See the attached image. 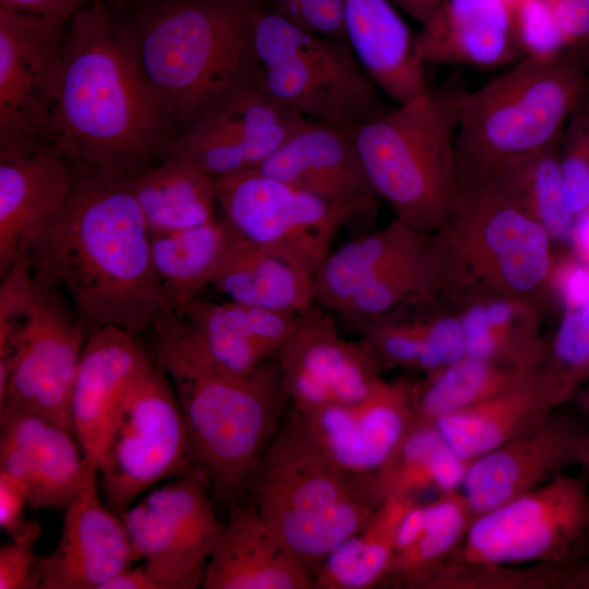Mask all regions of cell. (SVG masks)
<instances>
[{
    "instance_id": "d4e9b609",
    "label": "cell",
    "mask_w": 589,
    "mask_h": 589,
    "mask_svg": "<svg viewBox=\"0 0 589 589\" xmlns=\"http://www.w3.org/2000/svg\"><path fill=\"white\" fill-rule=\"evenodd\" d=\"M154 363L139 337L119 327L88 334L72 389L71 418L91 465L97 467L112 417L127 392Z\"/></svg>"
},
{
    "instance_id": "ab89813d",
    "label": "cell",
    "mask_w": 589,
    "mask_h": 589,
    "mask_svg": "<svg viewBox=\"0 0 589 589\" xmlns=\"http://www.w3.org/2000/svg\"><path fill=\"white\" fill-rule=\"evenodd\" d=\"M558 166L567 207L576 217L589 207V116L582 104L563 130Z\"/></svg>"
},
{
    "instance_id": "f907efd6",
    "label": "cell",
    "mask_w": 589,
    "mask_h": 589,
    "mask_svg": "<svg viewBox=\"0 0 589 589\" xmlns=\"http://www.w3.org/2000/svg\"><path fill=\"white\" fill-rule=\"evenodd\" d=\"M100 589H157L143 565H131L109 578Z\"/></svg>"
},
{
    "instance_id": "e575fe53",
    "label": "cell",
    "mask_w": 589,
    "mask_h": 589,
    "mask_svg": "<svg viewBox=\"0 0 589 589\" xmlns=\"http://www.w3.org/2000/svg\"><path fill=\"white\" fill-rule=\"evenodd\" d=\"M231 236L220 217L202 226L151 235L156 274L178 309L213 285Z\"/></svg>"
},
{
    "instance_id": "8fae6325",
    "label": "cell",
    "mask_w": 589,
    "mask_h": 589,
    "mask_svg": "<svg viewBox=\"0 0 589 589\" xmlns=\"http://www.w3.org/2000/svg\"><path fill=\"white\" fill-rule=\"evenodd\" d=\"M589 536V485L585 477L558 474L473 518L452 562L502 566L570 563Z\"/></svg>"
},
{
    "instance_id": "681fc988",
    "label": "cell",
    "mask_w": 589,
    "mask_h": 589,
    "mask_svg": "<svg viewBox=\"0 0 589 589\" xmlns=\"http://www.w3.org/2000/svg\"><path fill=\"white\" fill-rule=\"evenodd\" d=\"M94 0H0V5L13 10L48 15L64 21L88 7Z\"/></svg>"
},
{
    "instance_id": "f1b7e54d",
    "label": "cell",
    "mask_w": 589,
    "mask_h": 589,
    "mask_svg": "<svg viewBox=\"0 0 589 589\" xmlns=\"http://www.w3.org/2000/svg\"><path fill=\"white\" fill-rule=\"evenodd\" d=\"M348 45L388 97L405 104L428 89L416 37L390 0H342Z\"/></svg>"
},
{
    "instance_id": "9a60e30c",
    "label": "cell",
    "mask_w": 589,
    "mask_h": 589,
    "mask_svg": "<svg viewBox=\"0 0 589 589\" xmlns=\"http://www.w3.org/2000/svg\"><path fill=\"white\" fill-rule=\"evenodd\" d=\"M87 336L62 290L35 278L31 321L14 352L0 359V407L39 416L74 434L71 396Z\"/></svg>"
},
{
    "instance_id": "ba28073f",
    "label": "cell",
    "mask_w": 589,
    "mask_h": 589,
    "mask_svg": "<svg viewBox=\"0 0 589 589\" xmlns=\"http://www.w3.org/2000/svg\"><path fill=\"white\" fill-rule=\"evenodd\" d=\"M550 239L514 188L484 182L459 185L456 208L431 242L436 261L454 260L467 281L522 302L551 283Z\"/></svg>"
},
{
    "instance_id": "bcb514c9",
    "label": "cell",
    "mask_w": 589,
    "mask_h": 589,
    "mask_svg": "<svg viewBox=\"0 0 589 589\" xmlns=\"http://www.w3.org/2000/svg\"><path fill=\"white\" fill-rule=\"evenodd\" d=\"M551 284L566 310L589 304V263L577 254L565 255L553 264Z\"/></svg>"
},
{
    "instance_id": "ee69618b",
    "label": "cell",
    "mask_w": 589,
    "mask_h": 589,
    "mask_svg": "<svg viewBox=\"0 0 589 589\" xmlns=\"http://www.w3.org/2000/svg\"><path fill=\"white\" fill-rule=\"evenodd\" d=\"M28 500L23 488L0 471V527L13 541L36 543L41 527L25 516Z\"/></svg>"
},
{
    "instance_id": "9c48e42d",
    "label": "cell",
    "mask_w": 589,
    "mask_h": 589,
    "mask_svg": "<svg viewBox=\"0 0 589 589\" xmlns=\"http://www.w3.org/2000/svg\"><path fill=\"white\" fill-rule=\"evenodd\" d=\"M255 48L265 91L310 121L359 128L389 110L348 43L271 5L257 15Z\"/></svg>"
},
{
    "instance_id": "d590c367",
    "label": "cell",
    "mask_w": 589,
    "mask_h": 589,
    "mask_svg": "<svg viewBox=\"0 0 589 589\" xmlns=\"http://www.w3.org/2000/svg\"><path fill=\"white\" fill-rule=\"evenodd\" d=\"M533 371L466 356L411 384L413 407L419 420L434 422L507 390Z\"/></svg>"
},
{
    "instance_id": "52a82bcc",
    "label": "cell",
    "mask_w": 589,
    "mask_h": 589,
    "mask_svg": "<svg viewBox=\"0 0 589 589\" xmlns=\"http://www.w3.org/2000/svg\"><path fill=\"white\" fill-rule=\"evenodd\" d=\"M356 142L396 219L429 235L450 218L459 196L453 96L426 89L359 127Z\"/></svg>"
},
{
    "instance_id": "c3c4849f",
    "label": "cell",
    "mask_w": 589,
    "mask_h": 589,
    "mask_svg": "<svg viewBox=\"0 0 589 589\" xmlns=\"http://www.w3.org/2000/svg\"><path fill=\"white\" fill-rule=\"evenodd\" d=\"M565 37L568 49L589 34V0H546Z\"/></svg>"
},
{
    "instance_id": "816d5d0a",
    "label": "cell",
    "mask_w": 589,
    "mask_h": 589,
    "mask_svg": "<svg viewBox=\"0 0 589 589\" xmlns=\"http://www.w3.org/2000/svg\"><path fill=\"white\" fill-rule=\"evenodd\" d=\"M556 587L589 589V562L564 565L556 581Z\"/></svg>"
},
{
    "instance_id": "8d00e7d4",
    "label": "cell",
    "mask_w": 589,
    "mask_h": 589,
    "mask_svg": "<svg viewBox=\"0 0 589 589\" xmlns=\"http://www.w3.org/2000/svg\"><path fill=\"white\" fill-rule=\"evenodd\" d=\"M473 518L464 494L456 490L443 492L425 505L421 533L413 543L395 553L383 581L423 588L430 575L459 545Z\"/></svg>"
},
{
    "instance_id": "3957f363",
    "label": "cell",
    "mask_w": 589,
    "mask_h": 589,
    "mask_svg": "<svg viewBox=\"0 0 589 589\" xmlns=\"http://www.w3.org/2000/svg\"><path fill=\"white\" fill-rule=\"evenodd\" d=\"M267 2L153 0L128 11L144 76L176 140L264 87L255 22Z\"/></svg>"
},
{
    "instance_id": "44dd1931",
    "label": "cell",
    "mask_w": 589,
    "mask_h": 589,
    "mask_svg": "<svg viewBox=\"0 0 589 589\" xmlns=\"http://www.w3.org/2000/svg\"><path fill=\"white\" fill-rule=\"evenodd\" d=\"M0 471L35 509L65 508L97 473L71 432L33 413L0 407Z\"/></svg>"
},
{
    "instance_id": "277c9868",
    "label": "cell",
    "mask_w": 589,
    "mask_h": 589,
    "mask_svg": "<svg viewBox=\"0 0 589 589\" xmlns=\"http://www.w3.org/2000/svg\"><path fill=\"white\" fill-rule=\"evenodd\" d=\"M589 72L568 49L522 57L480 88L453 96L459 183L509 173L558 142Z\"/></svg>"
},
{
    "instance_id": "7c38bea8",
    "label": "cell",
    "mask_w": 589,
    "mask_h": 589,
    "mask_svg": "<svg viewBox=\"0 0 589 589\" xmlns=\"http://www.w3.org/2000/svg\"><path fill=\"white\" fill-rule=\"evenodd\" d=\"M215 188L220 218L232 231L313 276L356 216L256 168L216 177Z\"/></svg>"
},
{
    "instance_id": "5bb4252c",
    "label": "cell",
    "mask_w": 589,
    "mask_h": 589,
    "mask_svg": "<svg viewBox=\"0 0 589 589\" xmlns=\"http://www.w3.org/2000/svg\"><path fill=\"white\" fill-rule=\"evenodd\" d=\"M135 560L157 589L202 588L225 524L199 474L171 479L121 515Z\"/></svg>"
},
{
    "instance_id": "cb8c5ba5",
    "label": "cell",
    "mask_w": 589,
    "mask_h": 589,
    "mask_svg": "<svg viewBox=\"0 0 589 589\" xmlns=\"http://www.w3.org/2000/svg\"><path fill=\"white\" fill-rule=\"evenodd\" d=\"M357 127L310 121L256 169L353 215L377 195L360 159Z\"/></svg>"
},
{
    "instance_id": "d6a6232c",
    "label": "cell",
    "mask_w": 589,
    "mask_h": 589,
    "mask_svg": "<svg viewBox=\"0 0 589 589\" xmlns=\"http://www.w3.org/2000/svg\"><path fill=\"white\" fill-rule=\"evenodd\" d=\"M416 502L414 496L382 502L360 530L327 555L314 589H368L382 584L395 555L399 524Z\"/></svg>"
},
{
    "instance_id": "e0dca14e",
    "label": "cell",
    "mask_w": 589,
    "mask_h": 589,
    "mask_svg": "<svg viewBox=\"0 0 589 589\" xmlns=\"http://www.w3.org/2000/svg\"><path fill=\"white\" fill-rule=\"evenodd\" d=\"M276 359L296 411L356 404L386 383L370 348L345 338L337 315L316 305L302 315Z\"/></svg>"
},
{
    "instance_id": "db71d44e",
    "label": "cell",
    "mask_w": 589,
    "mask_h": 589,
    "mask_svg": "<svg viewBox=\"0 0 589 589\" xmlns=\"http://www.w3.org/2000/svg\"><path fill=\"white\" fill-rule=\"evenodd\" d=\"M413 20L423 25L434 13L441 0H390Z\"/></svg>"
},
{
    "instance_id": "9f6ffc18",
    "label": "cell",
    "mask_w": 589,
    "mask_h": 589,
    "mask_svg": "<svg viewBox=\"0 0 589 589\" xmlns=\"http://www.w3.org/2000/svg\"><path fill=\"white\" fill-rule=\"evenodd\" d=\"M109 5L122 11H132L153 0H105Z\"/></svg>"
},
{
    "instance_id": "4fadbf2b",
    "label": "cell",
    "mask_w": 589,
    "mask_h": 589,
    "mask_svg": "<svg viewBox=\"0 0 589 589\" xmlns=\"http://www.w3.org/2000/svg\"><path fill=\"white\" fill-rule=\"evenodd\" d=\"M303 315V314H302ZM302 315L228 300H192L161 318L152 356L229 377H244L276 357Z\"/></svg>"
},
{
    "instance_id": "d6986e66",
    "label": "cell",
    "mask_w": 589,
    "mask_h": 589,
    "mask_svg": "<svg viewBox=\"0 0 589 589\" xmlns=\"http://www.w3.org/2000/svg\"><path fill=\"white\" fill-rule=\"evenodd\" d=\"M589 424L584 418L553 412L536 431L470 461L462 485L474 517L586 462Z\"/></svg>"
},
{
    "instance_id": "83f0119b",
    "label": "cell",
    "mask_w": 589,
    "mask_h": 589,
    "mask_svg": "<svg viewBox=\"0 0 589 589\" xmlns=\"http://www.w3.org/2000/svg\"><path fill=\"white\" fill-rule=\"evenodd\" d=\"M572 395L545 369L482 402L433 423L447 444L471 461L540 428Z\"/></svg>"
},
{
    "instance_id": "7dc6e473",
    "label": "cell",
    "mask_w": 589,
    "mask_h": 589,
    "mask_svg": "<svg viewBox=\"0 0 589 589\" xmlns=\"http://www.w3.org/2000/svg\"><path fill=\"white\" fill-rule=\"evenodd\" d=\"M460 322L466 356L502 363L500 347L488 323L482 302L469 306L460 317Z\"/></svg>"
},
{
    "instance_id": "f6af8a7d",
    "label": "cell",
    "mask_w": 589,
    "mask_h": 589,
    "mask_svg": "<svg viewBox=\"0 0 589 589\" xmlns=\"http://www.w3.org/2000/svg\"><path fill=\"white\" fill-rule=\"evenodd\" d=\"M32 542L13 541L0 548V589H39L38 561Z\"/></svg>"
},
{
    "instance_id": "1f68e13d",
    "label": "cell",
    "mask_w": 589,
    "mask_h": 589,
    "mask_svg": "<svg viewBox=\"0 0 589 589\" xmlns=\"http://www.w3.org/2000/svg\"><path fill=\"white\" fill-rule=\"evenodd\" d=\"M469 464L447 444L433 422L418 420L366 486L378 504L390 496L418 497L429 489L453 491L462 484Z\"/></svg>"
},
{
    "instance_id": "60d3db41",
    "label": "cell",
    "mask_w": 589,
    "mask_h": 589,
    "mask_svg": "<svg viewBox=\"0 0 589 589\" xmlns=\"http://www.w3.org/2000/svg\"><path fill=\"white\" fill-rule=\"evenodd\" d=\"M1 277L0 359L14 352L32 317L35 276L27 254H23Z\"/></svg>"
},
{
    "instance_id": "6125c7cd",
    "label": "cell",
    "mask_w": 589,
    "mask_h": 589,
    "mask_svg": "<svg viewBox=\"0 0 589 589\" xmlns=\"http://www.w3.org/2000/svg\"><path fill=\"white\" fill-rule=\"evenodd\" d=\"M584 548H585V550H588V551H589V536H588V538H587V541H586Z\"/></svg>"
},
{
    "instance_id": "94428289",
    "label": "cell",
    "mask_w": 589,
    "mask_h": 589,
    "mask_svg": "<svg viewBox=\"0 0 589 589\" xmlns=\"http://www.w3.org/2000/svg\"><path fill=\"white\" fill-rule=\"evenodd\" d=\"M584 467L586 469V472H587V481H588V485H589V453H588V456H587V459H586V462L584 464Z\"/></svg>"
},
{
    "instance_id": "7bdbcfd3",
    "label": "cell",
    "mask_w": 589,
    "mask_h": 589,
    "mask_svg": "<svg viewBox=\"0 0 589 589\" xmlns=\"http://www.w3.org/2000/svg\"><path fill=\"white\" fill-rule=\"evenodd\" d=\"M420 329L423 350L419 370L432 373L466 357L464 330L459 318L450 315L435 317L420 315Z\"/></svg>"
},
{
    "instance_id": "2e32d148",
    "label": "cell",
    "mask_w": 589,
    "mask_h": 589,
    "mask_svg": "<svg viewBox=\"0 0 589 589\" xmlns=\"http://www.w3.org/2000/svg\"><path fill=\"white\" fill-rule=\"evenodd\" d=\"M68 26L0 5V151L46 140Z\"/></svg>"
},
{
    "instance_id": "5b68a950",
    "label": "cell",
    "mask_w": 589,
    "mask_h": 589,
    "mask_svg": "<svg viewBox=\"0 0 589 589\" xmlns=\"http://www.w3.org/2000/svg\"><path fill=\"white\" fill-rule=\"evenodd\" d=\"M155 362L175 387L195 466L212 497L227 506L243 498L289 402L276 357L244 377Z\"/></svg>"
},
{
    "instance_id": "f35d334b",
    "label": "cell",
    "mask_w": 589,
    "mask_h": 589,
    "mask_svg": "<svg viewBox=\"0 0 589 589\" xmlns=\"http://www.w3.org/2000/svg\"><path fill=\"white\" fill-rule=\"evenodd\" d=\"M545 369L573 395L589 377V304L566 310Z\"/></svg>"
},
{
    "instance_id": "4dcf8cb0",
    "label": "cell",
    "mask_w": 589,
    "mask_h": 589,
    "mask_svg": "<svg viewBox=\"0 0 589 589\" xmlns=\"http://www.w3.org/2000/svg\"><path fill=\"white\" fill-rule=\"evenodd\" d=\"M149 235L208 224L217 217L215 178L169 154L129 178Z\"/></svg>"
},
{
    "instance_id": "680465c9",
    "label": "cell",
    "mask_w": 589,
    "mask_h": 589,
    "mask_svg": "<svg viewBox=\"0 0 589 589\" xmlns=\"http://www.w3.org/2000/svg\"><path fill=\"white\" fill-rule=\"evenodd\" d=\"M578 393V402L582 410L589 416V386L585 389H581Z\"/></svg>"
},
{
    "instance_id": "11a10c76",
    "label": "cell",
    "mask_w": 589,
    "mask_h": 589,
    "mask_svg": "<svg viewBox=\"0 0 589 589\" xmlns=\"http://www.w3.org/2000/svg\"><path fill=\"white\" fill-rule=\"evenodd\" d=\"M269 5L285 16L292 19L298 0H267Z\"/></svg>"
},
{
    "instance_id": "7402d4cb",
    "label": "cell",
    "mask_w": 589,
    "mask_h": 589,
    "mask_svg": "<svg viewBox=\"0 0 589 589\" xmlns=\"http://www.w3.org/2000/svg\"><path fill=\"white\" fill-rule=\"evenodd\" d=\"M64 509L59 543L38 561L39 589H100L136 561L121 516L99 497L97 473Z\"/></svg>"
},
{
    "instance_id": "b9f144b4",
    "label": "cell",
    "mask_w": 589,
    "mask_h": 589,
    "mask_svg": "<svg viewBox=\"0 0 589 589\" xmlns=\"http://www.w3.org/2000/svg\"><path fill=\"white\" fill-rule=\"evenodd\" d=\"M513 12L522 57L553 58L568 50L546 0H519Z\"/></svg>"
},
{
    "instance_id": "74e56055",
    "label": "cell",
    "mask_w": 589,
    "mask_h": 589,
    "mask_svg": "<svg viewBox=\"0 0 589 589\" xmlns=\"http://www.w3.org/2000/svg\"><path fill=\"white\" fill-rule=\"evenodd\" d=\"M560 141L525 163L516 173V183L526 206L550 238L566 242L570 241L575 217L562 187Z\"/></svg>"
},
{
    "instance_id": "f5cc1de1",
    "label": "cell",
    "mask_w": 589,
    "mask_h": 589,
    "mask_svg": "<svg viewBox=\"0 0 589 589\" xmlns=\"http://www.w3.org/2000/svg\"><path fill=\"white\" fill-rule=\"evenodd\" d=\"M570 242L575 254L589 263V207L575 217Z\"/></svg>"
},
{
    "instance_id": "6da1fadb",
    "label": "cell",
    "mask_w": 589,
    "mask_h": 589,
    "mask_svg": "<svg viewBox=\"0 0 589 589\" xmlns=\"http://www.w3.org/2000/svg\"><path fill=\"white\" fill-rule=\"evenodd\" d=\"M76 170L64 207L28 243L34 276L62 290L88 334L115 326L140 337L178 310L148 228L129 178Z\"/></svg>"
},
{
    "instance_id": "484cf974",
    "label": "cell",
    "mask_w": 589,
    "mask_h": 589,
    "mask_svg": "<svg viewBox=\"0 0 589 589\" xmlns=\"http://www.w3.org/2000/svg\"><path fill=\"white\" fill-rule=\"evenodd\" d=\"M228 508L203 589H314L310 576L248 497Z\"/></svg>"
},
{
    "instance_id": "ac0fdd59",
    "label": "cell",
    "mask_w": 589,
    "mask_h": 589,
    "mask_svg": "<svg viewBox=\"0 0 589 589\" xmlns=\"http://www.w3.org/2000/svg\"><path fill=\"white\" fill-rule=\"evenodd\" d=\"M418 420L411 384L386 382L356 404L292 410L288 423L328 461L366 486Z\"/></svg>"
},
{
    "instance_id": "30bf717a",
    "label": "cell",
    "mask_w": 589,
    "mask_h": 589,
    "mask_svg": "<svg viewBox=\"0 0 589 589\" xmlns=\"http://www.w3.org/2000/svg\"><path fill=\"white\" fill-rule=\"evenodd\" d=\"M187 474L201 476L175 387L155 362L129 388L109 425L97 461L104 502L121 515L157 483Z\"/></svg>"
},
{
    "instance_id": "603a6c76",
    "label": "cell",
    "mask_w": 589,
    "mask_h": 589,
    "mask_svg": "<svg viewBox=\"0 0 589 589\" xmlns=\"http://www.w3.org/2000/svg\"><path fill=\"white\" fill-rule=\"evenodd\" d=\"M76 168L50 141L0 151V273L65 205Z\"/></svg>"
},
{
    "instance_id": "8992f818",
    "label": "cell",
    "mask_w": 589,
    "mask_h": 589,
    "mask_svg": "<svg viewBox=\"0 0 589 589\" xmlns=\"http://www.w3.org/2000/svg\"><path fill=\"white\" fill-rule=\"evenodd\" d=\"M248 497L313 581L327 555L360 530L378 503L287 422L248 485Z\"/></svg>"
},
{
    "instance_id": "91938a15",
    "label": "cell",
    "mask_w": 589,
    "mask_h": 589,
    "mask_svg": "<svg viewBox=\"0 0 589 589\" xmlns=\"http://www.w3.org/2000/svg\"><path fill=\"white\" fill-rule=\"evenodd\" d=\"M582 107H584V109L586 110V112L589 116V76H588V82H587V86H586L585 96H584V99H582Z\"/></svg>"
},
{
    "instance_id": "6f0895ef",
    "label": "cell",
    "mask_w": 589,
    "mask_h": 589,
    "mask_svg": "<svg viewBox=\"0 0 589 589\" xmlns=\"http://www.w3.org/2000/svg\"><path fill=\"white\" fill-rule=\"evenodd\" d=\"M573 50L578 55L585 68L589 72V34L577 47L573 48Z\"/></svg>"
},
{
    "instance_id": "f546056e",
    "label": "cell",
    "mask_w": 589,
    "mask_h": 589,
    "mask_svg": "<svg viewBox=\"0 0 589 589\" xmlns=\"http://www.w3.org/2000/svg\"><path fill=\"white\" fill-rule=\"evenodd\" d=\"M313 277L232 231L212 287L235 302L302 315L315 306Z\"/></svg>"
},
{
    "instance_id": "7a4b0ae2",
    "label": "cell",
    "mask_w": 589,
    "mask_h": 589,
    "mask_svg": "<svg viewBox=\"0 0 589 589\" xmlns=\"http://www.w3.org/2000/svg\"><path fill=\"white\" fill-rule=\"evenodd\" d=\"M46 140L76 169L125 178L176 140L144 76L128 11L94 0L69 21Z\"/></svg>"
},
{
    "instance_id": "836d02e7",
    "label": "cell",
    "mask_w": 589,
    "mask_h": 589,
    "mask_svg": "<svg viewBox=\"0 0 589 589\" xmlns=\"http://www.w3.org/2000/svg\"><path fill=\"white\" fill-rule=\"evenodd\" d=\"M426 236L395 219L330 251L313 277L315 305L340 315L373 274Z\"/></svg>"
},
{
    "instance_id": "4316f807",
    "label": "cell",
    "mask_w": 589,
    "mask_h": 589,
    "mask_svg": "<svg viewBox=\"0 0 589 589\" xmlns=\"http://www.w3.org/2000/svg\"><path fill=\"white\" fill-rule=\"evenodd\" d=\"M424 64L495 69L522 58L508 0H441L416 37Z\"/></svg>"
},
{
    "instance_id": "ffe728a7",
    "label": "cell",
    "mask_w": 589,
    "mask_h": 589,
    "mask_svg": "<svg viewBox=\"0 0 589 589\" xmlns=\"http://www.w3.org/2000/svg\"><path fill=\"white\" fill-rule=\"evenodd\" d=\"M309 122L263 87L197 122L170 154L216 178L259 167Z\"/></svg>"
}]
</instances>
